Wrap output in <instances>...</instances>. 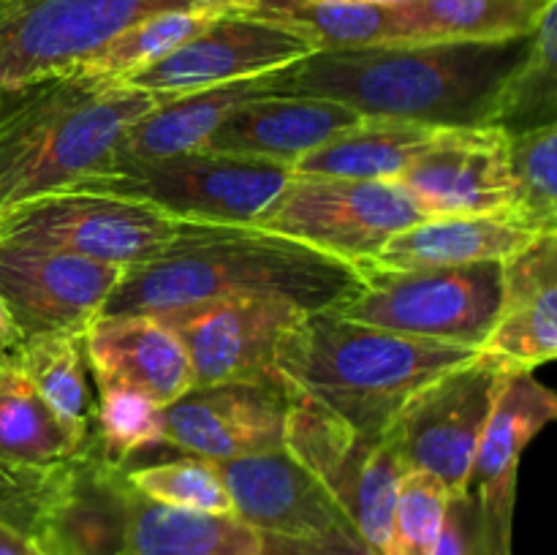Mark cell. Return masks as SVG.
<instances>
[{"label": "cell", "mask_w": 557, "mask_h": 555, "mask_svg": "<svg viewBox=\"0 0 557 555\" xmlns=\"http://www.w3.org/2000/svg\"><path fill=\"white\" fill-rule=\"evenodd\" d=\"M364 288V272L286 234L239 223L180 221L177 237L125 270L101 316L166 319L223 299H277L305 313L335 310Z\"/></svg>", "instance_id": "6da1fadb"}, {"label": "cell", "mask_w": 557, "mask_h": 555, "mask_svg": "<svg viewBox=\"0 0 557 555\" xmlns=\"http://www.w3.org/2000/svg\"><path fill=\"white\" fill-rule=\"evenodd\" d=\"M525 44L528 38H509L319 49L275 71L272 90L330 98L362 118L413 120L433 128L493 125Z\"/></svg>", "instance_id": "7a4b0ae2"}, {"label": "cell", "mask_w": 557, "mask_h": 555, "mask_svg": "<svg viewBox=\"0 0 557 555\" xmlns=\"http://www.w3.org/2000/svg\"><path fill=\"white\" fill-rule=\"evenodd\" d=\"M161 101L71 71L0 87V212L109 169L131 125Z\"/></svg>", "instance_id": "3957f363"}, {"label": "cell", "mask_w": 557, "mask_h": 555, "mask_svg": "<svg viewBox=\"0 0 557 555\" xmlns=\"http://www.w3.org/2000/svg\"><path fill=\"white\" fill-rule=\"evenodd\" d=\"M476 351L321 310L292 326L277 354V375L362 435L384 439L408 397Z\"/></svg>", "instance_id": "277c9868"}, {"label": "cell", "mask_w": 557, "mask_h": 555, "mask_svg": "<svg viewBox=\"0 0 557 555\" xmlns=\"http://www.w3.org/2000/svg\"><path fill=\"white\" fill-rule=\"evenodd\" d=\"M294 166L232 152L194 150L139 163H112L79 188L147 201L174 221L253 226L281 199ZM74 188V185H71Z\"/></svg>", "instance_id": "5b68a950"}, {"label": "cell", "mask_w": 557, "mask_h": 555, "mask_svg": "<svg viewBox=\"0 0 557 555\" xmlns=\"http://www.w3.org/2000/svg\"><path fill=\"white\" fill-rule=\"evenodd\" d=\"M283 449L319 479L373 555H386L400 479L386 439H370L305 392L286 384Z\"/></svg>", "instance_id": "8992f818"}, {"label": "cell", "mask_w": 557, "mask_h": 555, "mask_svg": "<svg viewBox=\"0 0 557 555\" xmlns=\"http://www.w3.org/2000/svg\"><path fill=\"white\" fill-rule=\"evenodd\" d=\"M500 261L364 272V288L330 313L348 321L479 348L500 310Z\"/></svg>", "instance_id": "52a82bcc"}, {"label": "cell", "mask_w": 557, "mask_h": 555, "mask_svg": "<svg viewBox=\"0 0 557 555\" xmlns=\"http://www.w3.org/2000/svg\"><path fill=\"white\" fill-rule=\"evenodd\" d=\"M509 373L504 362L476 351L408 397L384 433L403 468L430 473L449 495L466 493L484 422Z\"/></svg>", "instance_id": "ba28073f"}, {"label": "cell", "mask_w": 557, "mask_h": 555, "mask_svg": "<svg viewBox=\"0 0 557 555\" xmlns=\"http://www.w3.org/2000/svg\"><path fill=\"white\" fill-rule=\"evenodd\" d=\"M177 229L180 221L147 201L79 185L0 212V237L120 267L150 261Z\"/></svg>", "instance_id": "9c48e42d"}, {"label": "cell", "mask_w": 557, "mask_h": 555, "mask_svg": "<svg viewBox=\"0 0 557 555\" xmlns=\"http://www.w3.org/2000/svg\"><path fill=\"white\" fill-rule=\"evenodd\" d=\"M131 493L125 468L90 435L79 452L38 468L22 536L38 555H128Z\"/></svg>", "instance_id": "30bf717a"}, {"label": "cell", "mask_w": 557, "mask_h": 555, "mask_svg": "<svg viewBox=\"0 0 557 555\" xmlns=\"http://www.w3.org/2000/svg\"><path fill=\"white\" fill-rule=\"evenodd\" d=\"M424 215L392 180L302 177L294 174L281 199L253 226L286 234L335 259L362 267L386 239Z\"/></svg>", "instance_id": "8fae6325"}, {"label": "cell", "mask_w": 557, "mask_h": 555, "mask_svg": "<svg viewBox=\"0 0 557 555\" xmlns=\"http://www.w3.org/2000/svg\"><path fill=\"white\" fill-rule=\"evenodd\" d=\"M313 52H319V44L302 25L248 3L117 85L172 98L275 74Z\"/></svg>", "instance_id": "7c38bea8"}, {"label": "cell", "mask_w": 557, "mask_h": 555, "mask_svg": "<svg viewBox=\"0 0 557 555\" xmlns=\"http://www.w3.org/2000/svg\"><path fill=\"white\" fill-rule=\"evenodd\" d=\"M205 0H0V87L79 63L161 11Z\"/></svg>", "instance_id": "4fadbf2b"}, {"label": "cell", "mask_w": 557, "mask_h": 555, "mask_svg": "<svg viewBox=\"0 0 557 555\" xmlns=\"http://www.w3.org/2000/svg\"><path fill=\"white\" fill-rule=\"evenodd\" d=\"M128 267L0 237V297L22 337L85 335Z\"/></svg>", "instance_id": "5bb4252c"}, {"label": "cell", "mask_w": 557, "mask_h": 555, "mask_svg": "<svg viewBox=\"0 0 557 555\" xmlns=\"http://www.w3.org/2000/svg\"><path fill=\"white\" fill-rule=\"evenodd\" d=\"M305 316L277 299H223L166 316L194 368V386L283 384L277 354Z\"/></svg>", "instance_id": "9a60e30c"}, {"label": "cell", "mask_w": 557, "mask_h": 555, "mask_svg": "<svg viewBox=\"0 0 557 555\" xmlns=\"http://www.w3.org/2000/svg\"><path fill=\"white\" fill-rule=\"evenodd\" d=\"M392 183L424 215H509V134L495 125L438 128Z\"/></svg>", "instance_id": "2e32d148"}, {"label": "cell", "mask_w": 557, "mask_h": 555, "mask_svg": "<svg viewBox=\"0 0 557 555\" xmlns=\"http://www.w3.org/2000/svg\"><path fill=\"white\" fill-rule=\"evenodd\" d=\"M158 419L163 444L205 460L283 449L286 384L194 386Z\"/></svg>", "instance_id": "e0dca14e"}, {"label": "cell", "mask_w": 557, "mask_h": 555, "mask_svg": "<svg viewBox=\"0 0 557 555\" xmlns=\"http://www.w3.org/2000/svg\"><path fill=\"white\" fill-rule=\"evenodd\" d=\"M234 515L267 536L292 542H324L351 526L341 506L286 449L212 460Z\"/></svg>", "instance_id": "ac0fdd59"}, {"label": "cell", "mask_w": 557, "mask_h": 555, "mask_svg": "<svg viewBox=\"0 0 557 555\" xmlns=\"http://www.w3.org/2000/svg\"><path fill=\"white\" fill-rule=\"evenodd\" d=\"M96 386H123L158 408L194 390V368L177 332L158 316H98L82 335Z\"/></svg>", "instance_id": "d6986e66"}, {"label": "cell", "mask_w": 557, "mask_h": 555, "mask_svg": "<svg viewBox=\"0 0 557 555\" xmlns=\"http://www.w3.org/2000/svg\"><path fill=\"white\" fill-rule=\"evenodd\" d=\"M500 310L479 351L533 373L557 354V232L500 261Z\"/></svg>", "instance_id": "ffe728a7"}, {"label": "cell", "mask_w": 557, "mask_h": 555, "mask_svg": "<svg viewBox=\"0 0 557 555\" xmlns=\"http://www.w3.org/2000/svg\"><path fill=\"white\" fill-rule=\"evenodd\" d=\"M557 417V397L528 370H511L495 395L476 446L468 493L495 528L511 533L522 452Z\"/></svg>", "instance_id": "44dd1931"}, {"label": "cell", "mask_w": 557, "mask_h": 555, "mask_svg": "<svg viewBox=\"0 0 557 555\" xmlns=\"http://www.w3.org/2000/svg\"><path fill=\"white\" fill-rule=\"evenodd\" d=\"M362 120L346 103L319 96H261L226 114L201 150L294 163Z\"/></svg>", "instance_id": "7402d4cb"}, {"label": "cell", "mask_w": 557, "mask_h": 555, "mask_svg": "<svg viewBox=\"0 0 557 555\" xmlns=\"http://www.w3.org/2000/svg\"><path fill=\"white\" fill-rule=\"evenodd\" d=\"M539 234L509 215H428L386 239L362 272H406L506 261Z\"/></svg>", "instance_id": "603a6c76"}, {"label": "cell", "mask_w": 557, "mask_h": 555, "mask_svg": "<svg viewBox=\"0 0 557 555\" xmlns=\"http://www.w3.org/2000/svg\"><path fill=\"white\" fill-rule=\"evenodd\" d=\"M261 96H275L272 74L163 98L156 109L131 125L112 163L156 161V158L201 150L228 112Z\"/></svg>", "instance_id": "cb8c5ba5"}, {"label": "cell", "mask_w": 557, "mask_h": 555, "mask_svg": "<svg viewBox=\"0 0 557 555\" xmlns=\"http://www.w3.org/2000/svg\"><path fill=\"white\" fill-rule=\"evenodd\" d=\"M267 533L237 515H207L131 493L128 555H267Z\"/></svg>", "instance_id": "d4e9b609"}, {"label": "cell", "mask_w": 557, "mask_h": 555, "mask_svg": "<svg viewBox=\"0 0 557 555\" xmlns=\"http://www.w3.org/2000/svg\"><path fill=\"white\" fill-rule=\"evenodd\" d=\"M555 0H403L392 3L395 44L528 38Z\"/></svg>", "instance_id": "484cf974"}, {"label": "cell", "mask_w": 557, "mask_h": 555, "mask_svg": "<svg viewBox=\"0 0 557 555\" xmlns=\"http://www.w3.org/2000/svg\"><path fill=\"white\" fill-rule=\"evenodd\" d=\"M438 128L413 120L362 118L354 128L321 145L294 163L302 177L397 180L403 169L428 147Z\"/></svg>", "instance_id": "4316f807"}, {"label": "cell", "mask_w": 557, "mask_h": 555, "mask_svg": "<svg viewBox=\"0 0 557 555\" xmlns=\"http://www.w3.org/2000/svg\"><path fill=\"white\" fill-rule=\"evenodd\" d=\"M90 430L63 422L47 406L14 354L0 359V462L49 466L85 446Z\"/></svg>", "instance_id": "83f0119b"}, {"label": "cell", "mask_w": 557, "mask_h": 555, "mask_svg": "<svg viewBox=\"0 0 557 555\" xmlns=\"http://www.w3.org/2000/svg\"><path fill=\"white\" fill-rule=\"evenodd\" d=\"M248 3H253V0H205V3L161 11V14L136 22L134 27L123 30L117 38L103 44L101 49L87 54L79 63L60 71H71V74L96 82H123L156 60L166 58L169 52L183 47L194 36H199L205 27L226 16L228 11Z\"/></svg>", "instance_id": "f1b7e54d"}, {"label": "cell", "mask_w": 557, "mask_h": 555, "mask_svg": "<svg viewBox=\"0 0 557 555\" xmlns=\"http://www.w3.org/2000/svg\"><path fill=\"white\" fill-rule=\"evenodd\" d=\"M14 359L47 406L63 422L79 430H90V414L96 395L87 379V359L79 335L65 332H38L22 337L14 348Z\"/></svg>", "instance_id": "f546056e"}, {"label": "cell", "mask_w": 557, "mask_h": 555, "mask_svg": "<svg viewBox=\"0 0 557 555\" xmlns=\"http://www.w3.org/2000/svg\"><path fill=\"white\" fill-rule=\"evenodd\" d=\"M557 123V0L528 36L525 52L500 92L495 128L506 134Z\"/></svg>", "instance_id": "4dcf8cb0"}, {"label": "cell", "mask_w": 557, "mask_h": 555, "mask_svg": "<svg viewBox=\"0 0 557 555\" xmlns=\"http://www.w3.org/2000/svg\"><path fill=\"white\" fill-rule=\"evenodd\" d=\"M509 218L533 234L557 232V123L509 134Z\"/></svg>", "instance_id": "1f68e13d"}, {"label": "cell", "mask_w": 557, "mask_h": 555, "mask_svg": "<svg viewBox=\"0 0 557 555\" xmlns=\"http://www.w3.org/2000/svg\"><path fill=\"white\" fill-rule=\"evenodd\" d=\"M302 25L319 49H359L395 44L392 5L343 3V0H286L277 5H259Z\"/></svg>", "instance_id": "d6a6232c"}, {"label": "cell", "mask_w": 557, "mask_h": 555, "mask_svg": "<svg viewBox=\"0 0 557 555\" xmlns=\"http://www.w3.org/2000/svg\"><path fill=\"white\" fill-rule=\"evenodd\" d=\"M161 408L136 392L123 386H98L90 414V435L101 455L114 466L128 462V457L163 444Z\"/></svg>", "instance_id": "836d02e7"}, {"label": "cell", "mask_w": 557, "mask_h": 555, "mask_svg": "<svg viewBox=\"0 0 557 555\" xmlns=\"http://www.w3.org/2000/svg\"><path fill=\"white\" fill-rule=\"evenodd\" d=\"M125 479L136 493L177 506V509L207 511V515H234L232 498L223 488L212 460L205 457H180L145 468H125Z\"/></svg>", "instance_id": "e575fe53"}, {"label": "cell", "mask_w": 557, "mask_h": 555, "mask_svg": "<svg viewBox=\"0 0 557 555\" xmlns=\"http://www.w3.org/2000/svg\"><path fill=\"white\" fill-rule=\"evenodd\" d=\"M446 501L449 490L435 477L422 471L403 473L386 555H433L444 526Z\"/></svg>", "instance_id": "d590c367"}, {"label": "cell", "mask_w": 557, "mask_h": 555, "mask_svg": "<svg viewBox=\"0 0 557 555\" xmlns=\"http://www.w3.org/2000/svg\"><path fill=\"white\" fill-rule=\"evenodd\" d=\"M433 555H511V533L490 522L471 493L449 495Z\"/></svg>", "instance_id": "8d00e7d4"}, {"label": "cell", "mask_w": 557, "mask_h": 555, "mask_svg": "<svg viewBox=\"0 0 557 555\" xmlns=\"http://www.w3.org/2000/svg\"><path fill=\"white\" fill-rule=\"evenodd\" d=\"M302 544V553L305 555H373L368 547L362 544V539L357 536L351 526L341 528L337 533H332L330 539L324 542H299Z\"/></svg>", "instance_id": "74e56055"}, {"label": "cell", "mask_w": 557, "mask_h": 555, "mask_svg": "<svg viewBox=\"0 0 557 555\" xmlns=\"http://www.w3.org/2000/svg\"><path fill=\"white\" fill-rule=\"evenodd\" d=\"M0 555H38L25 536L0 520Z\"/></svg>", "instance_id": "f35d334b"}, {"label": "cell", "mask_w": 557, "mask_h": 555, "mask_svg": "<svg viewBox=\"0 0 557 555\" xmlns=\"http://www.w3.org/2000/svg\"><path fill=\"white\" fill-rule=\"evenodd\" d=\"M20 341H22L20 330H16L14 319H11L9 308H5L3 297H0V359H3L5 354L14 351V348L20 346Z\"/></svg>", "instance_id": "ab89813d"}, {"label": "cell", "mask_w": 557, "mask_h": 555, "mask_svg": "<svg viewBox=\"0 0 557 555\" xmlns=\"http://www.w3.org/2000/svg\"><path fill=\"white\" fill-rule=\"evenodd\" d=\"M267 555H305L302 544L292 542V539H277V536H267Z\"/></svg>", "instance_id": "60d3db41"}, {"label": "cell", "mask_w": 557, "mask_h": 555, "mask_svg": "<svg viewBox=\"0 0 557 555\" xmlns=\"http://www.w3.org/2000/svg\"><path fill=\"white\" fill-rule=\"evenodd\" d=\"M286 3V0H253V5H277ZM343 3H373V5H392L403 3V0H343Z\"/></svg>", "instance_id": "b9f144b4"}]
</instances>
